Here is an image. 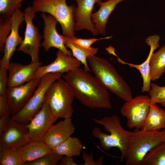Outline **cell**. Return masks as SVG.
Wrapping results in <instances>:
<instances>
[{"mask_svg":"<svg viewBox=\"0 0 165 165\" xmlns=\"http://www.w3.org/2000/svg\"><path fill=\"white\" fill-rule=\"evenodd\" d=\"M62 76L72 88L75 97L84 106L91 108H112L108 90L89 72L79 67Z\"/></svg>","mask_w":165,"mask_h":165,"instance_id":"6da1fadb","label":"cell"},{"mask_svg":"<svg viewBox=\"0 0 165 165\" xmlns=\"http://www.w3.org/2000/svg\"><path fill=\"white\" fill-rule=\"evenodd\" d=\"M93 120L96 123L102 125L106 131L110 133L109 134L104 133L98 127L93 130L92 135L100 140L101 147L106 151L112 147L117 148L121 153L119 162H122L127 154L132 132L123 128L119 117L115 115L100 119L93 118Z\"/></svg>","mask_w":165,"mask_h":165,"instance_id":"7a4b0ae2","label":"cell"},{"mask_svg":"<svg viewBox=\"0 0 165 165\" xmlns=\"http://www.w3.org/2000/svg\"><path fill=\"white\" fill-rule=\"evenodd\" d=\"M87 60L95 76L108 90L125 102L133 98L130 86L108 60L95 56Z\"/></svg>","mask_w":165,"mask_h":165,"instance_id":"3957f363","label":"cell"},{"mask_svg":"<svg viewBox=\"0 0 165 165\" xmlns=\"http://www.w3.org/2000/svg\"><path fill=\"white\" fill-rule=\"evenodd\" d=\"M165 142V130L132 132L125 158V165H141L145 156L152 148Z\"/></svg>","mask_w":165,"mask_h":165,"instance_id":"277c9868","label":"cell"},{"mask_svg":"<svg viewBox=\"0 0 165 165\" xmlns=\"http://www.w3.org/2000/svg\"><path fill=\"white\" fill-rule=\"evenodd\" d=\"M75 97L71 86L63 79H57L49 87L44 102L58 118H71L74 112L72 103Z\"/></svg>","mask_w":165,"mask_h":165,"instance_id":"5b68a950","label":"cell"},{"mask_svg":"<svg viewBox=\"0 0 165 165\" xmlns=\"http://www.w3.org/2000/svg\"><path fill=\"white\" fill-rule=\"evenodd\" d=\"M32 7L35 13H47L53 16L61 24L63 35L70 38L75 37L74 5H68L66 0H34Z\"/></svg>","mask_w":165,"mask_h":165,"instance_id":"8992f818","label":"cell"},{"mask_svg":"<svg viewBox=\"0 0 165 165\" xmlns=\"http://www.w3.org/2000/svg\"><path fill=\"white\" fill-rule=\"evenodd\" d=\"M62 75L60 73H51L41 77L40 83L30 100L20 111L11 118L19 123L28 124L41 109L49 87L61 78Z\"/></svg>","mask_w":165,"mask_h":165,"instance_id":"52a82bcc","label":"cell"},{"mask_svg":"<svg viewBox=\"0 0 165 165\" xmlns=\"http://www.w3.org/2000/svg\"><path fill=\"white\" fill-rule=\"evenodd\" d=\"M26 27L24 37L17 50L28 54L31 58V62L39 61V51L42 37L38 28L34 25L33 20L35 13L32 6H29L24 11Z\"/></svg>","mask_w":165,"mask_h":165,"instance_id":"ba28073f","label":"cell"},{"mask_svg":"<svg viewBox=\"0 0 165 165\" xmlns=\"http://www.w3.org/2000/svg\"><path fill=\"white\" fill-rule=\"evenodd\" d=\"M151 104L149 96L140 95L126 101L120 109L122 115L126 118L130 129H141L148 113Z\"/></svg>","mask_w":165,"mask_h":165,"instance_id":"9c48e42d","label":"cell"},{"mask_svg":"<svg viewBox=\"0 0 165 165\" xmlns=\"http://www.w3.org/2000/svg\"><path fill=\"white\" fill-rule=\"evenodd\" d=\"M58 118L52 113L48 105L44 102L40 111L26 125L31 141L44 142L45 137Z\"/></svg>","mask_w":165,"mask_h":165,"instance_id":"30bf717a","label":"cell"},{"mask_svg":"<svg viewBox=\"0 0 165 165\" xmlns=\"http://www.w3.org/2000/svg\"><path fill=\"white\" fill-rule=\"evenodd\" d=\"M40 79H33L22 85L8 87L6 94L11 114L14 116L28 103L38 86Z\"/></svg>","mask_w":165,"mask_h":165,"instance_id":"8fae6325","label":"cell"},{"mask_svg":"<svg viewBox=\"0 0 165 165\" xmlns=\"http://www.w3.org/2000/svg\"><path fill=\"white\" fill-rule=\"evenodd\" d=\"M31 141L26 125L11 118L0 133V148L17 149Z\"/></svg>","mask_w":165,"mask_h":165,"instance_id":"7c38bea8","label":"cell"},{"mask_svg":"<svg viewBox=\"0 0 165 165\" xmlns=\"http://www.w3.org/2000/svg\"><path fill=\"white\" fill-rule=\"evenodd\" d=\"M12 28L6 41L3 50L4 55L0 61V67L8 70L10 60L17 46L22 43L24 38L19 33V28L25 20L24 12L20 9L16 11L11 16Z\"/></svg>","mask_w":165,"mask_h":165,"instance_id":"4fadbf2b","label":"cell"},{"mask_svg":"<svg viewBox=\"0 0 165 165\" xmlns=\"http://www.w3.org/2000/svg\"><path fill=\"white\" fill-rule=\"evenodd\" d=\"M41 16L43 19L44 27L43 38L44 41L41 44L46 51L51 47H55L68 55L72 56L71 50L67 49L61 35L59 34L56 30L57 21L52 16L43 13Z\"/></svg>","mask_w":165,"mask_h":165,"instance_id":"5bb4252c","label":"cell"},{"mask_svg":"<svg viewBox=\"0 0 165 165\" xmlns=\"http://www.w3.org/2000/svg\"><path fill=\"white\" fill-rule=\"evenodd\" d=\"M56 57L48 65L40 66L33 76L32 79H40L44 75L51 73L63 74L74 70L81 66V62L74 57L70 56L58 50Z\"/></svg>","mask_w":165,"mask_h":165,"instance_id":"9a60e30c","label":"cell"},{"mask_svg":"<svg viewBox=\"0 0 165 165\" xmlns=\"http://www.w3.org/2000/svg\"><path fill=\"white\" fill-rule=\"evenodd\" d=\"M160 36L156 34L149 36L146 38V42L150 47L149 53L146 60L139 64L124 61L118 57L114 50L111 52V54L116 56L119 62L123 64L128 65L130 67L135 68L139 71L143 79V85L141 88L142 92H148L150 89L151 83L150 74V61L154 51L160 46Z\"/></svg>","mask_w":165,"mask_h":165,"instance_id":"2e32d148","label":"cell"},{"mask_svg":"<svg viewBox=\"0 0 165 165\" xmlns=\"http://www.w3.org/2000/svg\"><path fill=\"white\" fill-rule=\"evenodd\" d=\"M77 3L75 12V30L83 29L90 31L94 35L99 33L93 23L91 17L94 5L102 0H75Z\"/></svg>","mask_w":165,"mask_h":165,"instance_id":"e0dca14e","label":"cell"},{"mask_svg":"<svg viewBox=\"0 0 165 165\" xmlns=\"http://www.w3.org/2000/svg\"><path fill=\"white\" fill-rule=\"evenodd\" d=\"M42 63L36 62L24 65L10 63L8 70V87L19 86L32 79L33 76Z\"/></svg>","mask_w":165,"mask_h":165,"instance_id":"ac0fdd59","label":"cell"},{"mask_svg":"<svg viewBox=\"0 0 165 165\" xmlns=\"http://www.w3.org/2000/svg\"><path fill=\"white\" fill-rule=\"evenodd\" d=\"M75 130L71 118L64 119L51 126L44 141L53 150L70 137Z\"/></svg>","mask_w":165,"mask_h":165,"instance_id":"d6986e66","label":"cell"},{"mask_svg":"<svg viewBox=\"0 0 165 165\" xmlns=\"http://www.w3.org/2000/svg\"><path fill=\"white\" fill-rule=\"evenodd\" d=\"M126 0H108L100 2L98 10L93 13L91 19L93 23L99 34L105 35V29L109 17L116 6Z\"/></svg>","mask_w":165,"mask_h":165,"instance_id":"ffe728a7","label":"cell"},{"mask_svg":"<svg viewBox=\"0 0 165 165\" xmlns=\"http://www.w3.org/2000/svg\"><path fill=\"white\" fill-rule=\"evenodd\" d=\"M17 151L24 163L36 160L53 152L44 142L36 141H31L18 148Z\"/></svg>","mask_w":165,"mask_h":165,"instance_id":"44dd1931","label":"cell"},{"mask_svg":"<svg viewBox=\"0 0 165 165\" xmlns=\"http://www.w3.org/2000/svg\"><path fill=\"white\" fill-rule=\"evenodd\" d=\"M165 111L157 104H151L149 109L141 130L153 131L164 129Z\"/></svg>","mask_w":165,"mask_h":165,"instance_id":"7402d4cb","label":"cell"},{"mask_svg":"<svg viewBox=\"0 0 165 165\" xmlns=\"http://www.w3.org/2000/svg\"><path fill=\"white\" fill-rule=\"evenodd\" d=\"M61 36L66 47L70 49L73 57L83 65L84 69L90 72L87 62V58L89 56H95L98 52V48L94 47L85 48L75 43L70 37L63 35Z\"/></svg>","mask_w":165,"mask_h":165,"instance_id":"603a6c76","label":"cell"},{"mask_svg":"<svg viewBox=\"0 0 165 165\" xmlns=\"http://www.w3.org/2000/svg\"><path fill=\"white\" fill-rule=\"evenodd\" d=\"M165 72V44L157 51L153 53L150 63L151 81L159 79Z\"/></svg>","mask_w":165,"mask_h":165,"instance_id":"cb8c5ba5","label":"cell"},{"mask_svg":"<svg viewBox=\"0 0 165 165\" xmlns=\"http://www.w3.org/2000/svg\"><path fill=\"white\" fill-rule=\"evenodd\" d=\"M83 145L80 140L70 137L53 151L61 156L72 157L80 155Z\"/></svg>","mask_w":165,"mask_h":165,"instance_id":"d4e9b609","label":"cell"},{"mask_svg":"<svg viewBox=\"0 0 165 165\" xmlns=\"http://www.w3.org/2000/svg\"><path fill=\"white\" fill-rule=\"evenodd\" d=\"M164 142L156 146L150 150L145 156L141 165H165Z\"/></svg>","mask_w":165,"mask_h":165,"instance_id":"484cf974","label":"cell"},{"mask_svg":"<svg viewBox=\"0 0 165 165\" xmlns=\"http://www.w3.org/2000/svg\"><path fill=\"white\" fill-rule=\"evenodd\" d=\"M0 165H25L14 148H0Z\"/></svg>","mask_w":165,"mask_h":165,"instance_id":"4316f807","label":"cell"},{"mask_svg":"<svg viewBox=\"0 0 165 165\" xmlns=\"http://www.w3.org/2000/svg\"><path fill=\"white\" fill-rule=\"evenodd\" d=\"M148 93L151 104L158 103L165 107V86H160L151 82Z\"/></svg>","mask_w":165,"mask_h":165,"instance_id":"83f0119b","label":"cell"},{"mask_svg":"<svg viewBox=\"0 0 165 165\" xmlns=\"http://www.w3.org/2000/svg\"><path fill=\"white\" fill-rule=\"evenodd\" d=\"M12 28L11 16H0V51H3L5 44Z\"/></svg>","mask_w":165,"mask_h":165,"instance_id":"f1b7e54d","label":"cell"},{"mask_svg":"<svg viewBox=\"0 0 165 165\" xmlns=\"http://www.w3.org/2000/svg\"><path fill=\"white\" fill-rule=\"evenodd\" d=\"M21 7L19 0H0V16H11Z\"/></svg>","mask_w":165,"mask_h":165,"instance_id":"f546056e","label":"cell"},{"mask_svg":"<svg viewBox=\"0 0 165 165\" xmlns=\"http://www.w3.org/2000/svg\"><path fill=\"white\" fill-rule=\"evenodd\" d=\"M62 156L53 151L36 160L25 163L26 165H56Z\"/></svg>","mask_w":165,"mask_h":165,"instance_id":"4dcf8cb0","label":"cell"},{"mask_svg":"<svg viewBox=\"0 0 165 165\" xmlns=\"http://www.w3.org/2000/svg\"><path fill=\"white\" fill-rule=\"evenodd\" d=\"M112 38V36H107L99 38H92L84 39L78 38L75 36L71 38L74 42L82 47L86 49H90L92 48V45L96 42L103 39H108Z\"/></svg>","mask_w":165,"mask_h":165,"instance_id":"1f68e13d","label":"cell"},{"mask_svg":"<svg viewBox=\"0 0 165 165\" xmlns=\"http://www.w3.org/2000/svg\"><path fill=\"white\" fill-rule=\"evenodd\" d=\"M8 70L0 67V95L6 94L8 89Z\"/></svg>","mask_w":165,"mask_h":165,"instance_id":"d6a6232c","label":"cell"},{"mask_svg":"<svg viewBox=\"0 0 165 165\" xmlns=\"http://www.w3.org/2000/svg\"><path fill=\"white\" fill-rule=\"evenodd\" d=\"M10 114L6 94L0 95V117Z\"/></svg>","mask_w":165,"mask_h":165,"instance_id":"836d02e7","label":"cell"},{"mask_svg":"<svg viewBox=\"0 0 165 165\" xmlns=\"http://www.w3.org/2000/svg\"><path fill=\"white\" fill-rule=\"evenodd\" d=\"M82 158L84 161V165H102L104 156H101L96 161L94 160L92 153L90 154L83 152Z\"/></svg>","mask_w":165,"mask_h":165,"instance_id":"e575fe53","label":"cell"},{"mask_svg":"<svg viewBox=\"0 0 165 165\" xmlns=\"http://www.w3.org/2000/svg\"><path fill=\"white\" fill-rule=\"evenodd\" d=\"M57 165H79L75 163L72 157L62 156Z\"/></svg>","mask_w":165,"mask_h":165,"instance_id":"d590c367","label":"cell"},{"mask_svg":"<svg viewBox=\"0 0 165 165\" xmlns=\"http://www.w3.org/2000/svg\"><path fill=\"white\" fill-rule=\"evenodd\" d=\"M10 119V115L0 117V133L7 126Z\"/></svg>","mask_w":165,"mask_h":165,"instance_id":"8d00e7d4","label":"cell"},{"mask_svg":"<svg viewBox=\"0 0 165 165\" xmlns=\"http://www.w3.org/2000/svg\"><path fill=\"white\" fill-rule=\"evenodd\" d=\"M19 1L20 2H23L24 0H19Z\"/></svg>","mask_w":165,"mask_h":165,"instance_id":"74e56055","label":"cell"},{"mask_svg":"<svg viewBox=\"0 0 165 165\" xmlns=\"http://www.w3.org/2000/svg\"><path fill=\"white\" fill-rule=\"evenodd\" d=\"M164 129L165 130V128H164Z\"/></svg>","mask_w":165,"mask_h":165,"instance_id":"f35d334b","label":"cell"},{"mask_svg":"<svg viewBox=\"0 0 165 165\" xmlns=\"http://www.w3.org/2000/svg\"><path fill=\"white\" fill-rule=\"evenodd\" d=\"M164 143H165V142Z\"/></svg>","mask_w":165,"mask_h":165,"instance_id":"ab89813d","label":"cell"}]
</instances>
